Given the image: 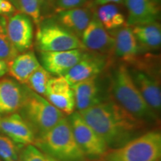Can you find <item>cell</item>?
<instances>
[{"label": "cell", "instance_id": "6da1fadb", "mask_svg": "<svg viewBox=\"0 0 161 161\" xmlns=\"http://www.w3.org/2000/svg\"><path fill=\"white\" fill-rule=\"evenodd\" d=\"M79 114L109 149L119 148L143 134L148 125L126 111L110 96Z\"/></svg>", "mask_w": 161, "mask_h": 161}, {"label": "cell", "instance_id": "7a4b0ae2", "mask_svg": "<svg viewBox=\"0 0 161 161\" xmlns=\"http://www.w3.org/2000/svg\"><path fill=\"white\" fill-rule=\"evenodd\" d=\"M110 87L113 99L134 117L147 124L158 120V116L142 98L125 65L119 66L112 72Z\"/></svg>", "mask_w": 161, "mask_h": 161}, {"label": "cell", "instance_id": "3957f363", "mask_svg": "<svg viewBox=\"0 0 161 161\" xmlns=\"http://www.w3.org/2000/svg\"><path fill=\"white\" fill-rule=\"evenodd\" d=\"M34 145L58 161H86L66 116L45 134L36 139Z\"/></svg>", "mask_w": 161, "mask_h": 161}, {"label": "cell", "instance_id": "277c9868", "mask_svg": "<svg viewBox=\"0 0 161 161\" xmlns=\"http://www.w3.org/2000/svg\"><path fill=\"white\" fill-rule=\"evenodd\" d=\"M24 91L25 96L19 114L31 126L37 139L55 126L65 115L44 96L32 91L25 85Z\"/></svg>", "mask_w": 161, "mask_h": 161}, {"label": "cell", "instance_id": "5b68a950", "mask_svg": "<svg viewBox=\"0 0 161 161\" xmlns=\"http://www.w3.org/2000/svg\"><path fill=\"white\" fill-rule=\"evenodd\" d=\"M161 158V133L146 131L123 146L109 149L105 161H158Z\"/></svg>", "mask_w": 161, "mask_h": 161}, {"label": "cell", "instance_id": "8992f818", "mask_svg": "<svg viewBox=\"0 0 161 161\" xmlns=\"http://www.w3.org/2000/svg\"><path fill=\"white\" fill-rule=\"evenodd\" d=\"M35 44L39 52L85 49L79 38L64 27L54 17L42 19L38 24Z\"/></svg>", "mask_w": 161, "mask_h": 161}, {"label": "cell", "instance_id": "52a82bcc", "mask_svg": "<svg viewBox=\"0 0 161 161\" xmlns=\"http://www.w3.org/2000/svg\"><path fill=\"white\" fill-rule=\"evenodd\" d=\"M76 142L86 160H102L109 151L106 142L85 122L79 112L74 111L68 118Z\"/></svg>", "mask_w": 161, "mask_h": 161}, {"label": "cell", "instance_id": "ba28073f", "mask_svg": "<svg viewBox=\"0 0 161 161\" xmlns=\"http://www.w3.org/2000/svg\"><path fill=\"white\" fill-rule=\"evenodd\" d=\"M7 19V32L10 41L18 53L31 49L34 40L33 22L21 12L14 13Z\"/></svg>", "mask_w": 161, "mask_h": 161}, {"label": "cell", "instance_id": "9c48e42d", "mask_svg": "<svg viewBox=\"0 0 161 161\" xmlns=\"http://www.w3.org/2000/svg\"><path fill=\"white\" fill-rule=\"evenodd\" d=\"M80 41L84 49L91 52L104 55L114 52V38L104 29L96 13L82 34Z\"/></svg>", "mask_w": 161, "mask_h": 161}, {"label": "cell", "instance_id": "30bf717a", "mask_svg": "<svg viewBox=\"0 0 161 161\" xmlns=\"http://www.w3.org/2000/svg\"><path fill=\"white\" fill-rule=\"evenodd\" d=\"M44 97L64 115L69 116L75 111L73 89L64 76H52L46 86Z\"/></svg>", "mask_w": 161, "mask_h": 161}, {"label": "cell", "instance_id": "8fae6325", "mask_svg": "<svg viewBox=\"0 0 161 161\" xmlns=\"http://www.w3.org/2000/svg\"><path fill=\"white\" fill-rule=\"evenodd\" d=\"M85 50L76 49L56 52H40V65L55 76H64L83 57Z\"/></svg>", "mask_w": 161, "mask_h": 161}, {"label": "cell", "instance_id": "7c38bea8", "mask_svg": "<svg viewBox=\"0 0 161 161\" xmlns=\"http://www.w3.org/2000/svg\"><path fill=\"white\" fill-rule=\"evenodd\" d=\"M108 64L106 55L85 52L83 57L64 76L72 86L87 78L99 75Z\"/></svg>", "mask_w": 161, "mask_h": 161}, {"label": "cell", "instance_id": "4fadbf2b", "mask_svg": "<svg viewBox=\"0 0 161 161\" xmlns=\"http://www.w3.org/2000/svg\"><path fill=\"white\" fill-rule=\"evenodd\" d=\"M72 86L75 96V109L78 112L108 99L110 96L104 93L98 75L81 80Z\"/></svg>", "mask_w": 161, "mask_h": 161}, {"label": "cell", "instance_id": "5bb4252c", "mask_svg": "<svg viewBox=\"0 0 161 161\" xmlns=\"http://www.w3.org/2000/svg\"><path fill=\"white\" fill-rule=\"evenodd\" d=\"M129 72L142 98L158 116L161 110V90L158 78L142 69H131Z\"/></svg>", "mask_w": 161, "mask_h": 161}, {"label": "cell", "instance_id": "9a60e30c", "mask_svg": "<svg viewBox=\"0 0 161 161\" xmlns=\"http://www.w3.org/2000/svg\"><path fill=\"white\" fill-rule=\"evenodd\" d=\"M0 132L22 146L34 145L36 140L31 126L17 112L2 116Z\"/></svg>", "mask_w": 161, "mask_h": 161}, {"label": "cell", "instance_id": "2e32d148", "mask_svg": "<svg viewBox=\"0 0 161 161\" xmlns=\"http://www.w3.org/2000/svg\"><path fill=\"white\" fill-rule=\"evenodd\" d=\"M110 35L114 38V52L116 57L128 64H134L140 52V48L131 26L123 25L112 30Z\"/></svg>", "mask_w": 161, "mask_h": 161}, {"label": "cell", "instance_id": "e0dca14e", "mask_svg": "<svg viewBox=\"0 0 161 161\" xmlns=\"http://www.w3.org/2000/svg\"><path fill=\"white\" fill-rule=\"evenodd\" d=\"M17 80L3 78L0 80V114L8 115L18 112L23 105L24 85Z\"/></svg>", "mask_w": 161, "mask_h": 161}, {"label": "cell", "instance_id": "ac0fdd59", "mask_svg": "<svg viewBox=\"0 0 161 161\" xmlns=\"http://www.w3.org/2000/svg\"><path fill=\"white\" fill-rule=\"evenodd\" d=\"M94 14L89 7H78L58 11L54 18L80 40Z\"/></svg>", "mask_w": 161, "mask_h": 161}, {"label": "cell", "instance_id": "d6986e66", "mask_svg": "<svg viewBox=\"0 0 161 161\" xmlns=\"http://www.w3.org/2000/svg\"><path fill=\"white\" fill-rule=\"evenodd\" d=\"M128 15L127 25L134 26L155 23L159 16V8L152 0H124Z\"/></svg>", "mask_w": 161, "mask_h": 161}, {"label": "cell", "instance_id": "ffe728a7", "mask_svg": "<svg viewBox=\"0 0 161 161\" xmlns=\"http://www.w3.org/2000/svg\"><path fill=\"white\" fill-rule=\"evenodd\" d=\"M40 66V63L32 51L19 53L8 63V73L21 84H25L31 74Z\"/></svg>", "mask_w": 161, "mask_h": 161}, {"label": "cell", "instance_id": "44dd1931", "mask_svg": "<svg viewBox=\"0 0 161 161\" xmlns=\"http://www.w3.org/2000/svg\"><path fill=\"white\" fill-rule=\"evenodd\" d=\"M140 49L158 50L161 45V28L158 22L131 26Z\"/></svg>", "mask_w": 161, "mask_h": 161}, {"label": "cell", "instance_id": "7402d4cb", "mask_svg": "<svg viewBox=\"0 0 161 161\" xmlns=\"http://www.w3.org/2000/svg\"><path fill=\"white\" fill-rule=\"evenodd\" d=\"M96 17L107 30H115L125 25V19L119 8L112 3L101 5L96 13Z\"/></svg>", "mask_w": 161, "mask_h": 161}, {"label": "cell", "instance_id": "603a6c76", "mask_svg": "<svg viewBox=\"0 0 161 161\" xmlns=\"http://www.w3.org/2000/svg\"><path fill=\"white\" fill-rule=\"evenodd\" d=\"M11 4L16 11L29 17L35 25H37L43 19V0H11Z\"/></svg>", "mask_w": 161, "mask_h": 161}, {"label": "cell", "instance_id": "cb8c5ba5", "mask_svg": "<svg viewBox=\"0 0 161 161\" xmlns=\"http://www.w3.org/2000/svg\"><path fill=\"white\" fill-rule=\"evenodd\" d=\"M6 17L0 14V59L8 63L19 53L11 44L8 35Z\"/></svg>", "mask_w": 161, "mask_h": 161}, {"label": "cell", "instance_id": "d4e9b609", "mask_svg": "<svg viewBox=\"0 0 161 161\" xmlns=\"http://www.w3.org/2000/svg\"><path fill=\"white\" fill-rule=\"evenodd\" d=\"M52 75L40 65L30 76L25 85L40 96H44L46 86Z\"/></svg>", "mask_w": 161, "mask_h": 161}, {"label": "cell", "instance_id": "484cf974", "mask_svg": "<svg viewBox=\"0 0 161 161\" xmlns=\"http://www.w3.org/2000/svg\"><path fill=\"white\" fill-rule=\"evenodd\" d=\"M22 146L6 135H0V160L11 161L19 160Z\"/></svg>", "mask_w": 161, "mask_h": 161}, {"label": "cell", "instance_id": "4316f807", "mask_svg": "<svg viewBox=\"0 0 161 161\" xmlns=\"http://www.w3.org/2000/svg\"><path fill=\"white\" fill-rule=\"evenodd\" d=\"M19 158L22 161H58L35 145L25 146L20 152Z\"/></svg>", "mask_w": 161, "mask_h": 161}, {"label": "cell", "instance_id": "83f0119b", "mask_svg": "<svg viewBox=\"0 0 161 161\" xmlns=\"http://www.w3.org/2000/svg\"><path fill=\"white\" fill-rule=\"evenodd\" d=\"M90 0H55L54 11L55 13L72 8L84 7Z\"/></svg>", "mask_w": 161, "mask_h": 161}, {"label": "cell", "instance_id": "f1b7e54d", "mask_svg": "<svg viewBox=\"0 0 161 161\" xmlns=\"http://www.w3.org/2000/svg\"><path fill=\"white\" fill-rule=\"evenodd\" d=\"M17 11L14 5L8 0H0V14L5 17L13 14Z\"/></svg>", "mask_w": 161, "mask_h": 161}, {"label": "cell", "instance_id": "f546056e", "mask_svg": "<svg viewBox=\"0 0 161 161\" xmlns=\"http://www.w3.org/2000/svg\"><path fill=\"white\" fill-rule=\"evenodd\" d=\"M8 73V63L5 60L0 59V78Z\"/></svg>", "mask_w": 161, "mask_h": 161}, {"label": "cell", "instance_id": "4dcf8cb0", "mask_svg": "<svg viewBox=\"0 0 161 161\" xmlns=\"http://www.w3.org/2000/svg\"><path fill=\"white\" fill-rule=\"evenodd\" d=\"M54 1L55 0H43L44 11H47L51 8L54 9Z\"/></svg>", "mask_w": 161, "mask_h": 161}, {"label": "cell", "instance_id": "1f68e13d", "mask_svg": "<svg viewBox=\"0 0 161 161\" xmlns=\"http://www.w3.org/2000/svg\"><path fill=\"white\" fill-rule=\"evenodd\" d=\"M122 1H124V0H96V3L97 5H102L109 3H120Z\"/></svg>", "mask_w": 161, "mask_h": 161}, {"label": "cell", "instance_id": "d6a6232c", "mask_svg": "<svg viewBox=\"0 0 161 161\" xmlns=\"http://www.w3.org/2000/svg\"><path fill=\"white\" fill-rule=\"evenodd\" d=\"M0 161H3V160H0ZM11 161H22L21 160H20V158L19 159V160H11Z\"/></svg>", "mask_w": 161, "mask_h": 161}, {"label": "cell", "instance_id": "836d02e7", "mask_svg": "<svg viewBox=\"0 0 161 161\" xmlns=\"http://www.w3.org/2000/svg\"><path fill=\"white\" fill-rule=\"evenodd\" d=\"M1 119H2V116H1V114H0V121H1Z\"/></svg>", "mask_w": 161, "mask_h": 161}, {"label": "cell", "instance_id": "e575fe53", "mask_svg": "<svg viewBox=\"0 0 161 161\" xmlns=\"http://www.w3.org/2000/svg\"><path fill=\"white\" fill-rule=\"evenodd\" d=\"M8 1H9V2H10V3H11V0H8Z\"/></svg>", "mask_w": 161, "mask_h": 161}, {"label": "cell", "instance_id": "d590c367", "mask_svg": "<svg viewBox=\"0 0 161 161\" xmlns=\"http://www.w3.org/2000/svg\"><path fill=\"white\" fill-rule=\"evenodd\" d=\"M152 1H154V2H156V1H158V0H152Z\"/></svg>", "mask_w": 161, "mask_h": 161}, {"label": "cell", "instance_id": "8d00e7d4", "mask_svg": "<svg viewBox=\"0 0 161 161\" xmlns=\"http://www.w3.org/2000/svg\"><path fill=\"white\" fill-rule=\"evenodd\" d=\"M158 161H160V160H158Z\"/></svg>", "mask_w": 161, "mask_h": 161}]
</instances>
